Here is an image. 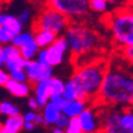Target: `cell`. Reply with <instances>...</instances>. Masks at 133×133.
<instances>
[{
	"label": "cell",
	"instance_id": "6",
	"mask_svg": "<svg viewBox=\"0 0 133 133\" xmlns=\"http://www.w3.org/2000/svg\"><path fill=\"white\" fill-rule=\"evenodd\" d=\"M70 24V20L65 16L45 3V5L37 12L36 19L32 25V31L48 30L56 33L57 36H63Z\"/></svg>",
	"mask_w": 133,
	"mask_h": 133
},
{
	"label": "cell",
	"instance_id": "16",
	"mask_svg": "<svg viewBox=\"0 0 133 133\" xmlns=\"http://www.w3.org/2000/svg\"><path fill=\"white\" fill-rule=\"evenodd\" d=\"M33 35H35V41H36L37 45L41 49H48L59 37L56 33L51 32V31H48V30H35L33 31Z\"/></svg>",
	"mask_w": 133,
	"mask_h": 133
},
{
	"label": "cell",
	"instance_id": "37",
	"mask_svg": "<svg viewBox=\"0 0 133 133\" xmlns=\"http://www.w3.org/2000/svg\"><path fill=\"white\" fill-rule=\"evenodd\" d=\"M35 124H36L37 126H42V127H44V118H43L42 113H39V112H38V114H37V118H36Z\"/></svg>",
	"mask_w": 133,
	"mask_h": 133
},
{
	"label": "cell",
	"instance_id": "27",
	"mask_svg": "<svg viewBox=\"0 0 133 133\" xmlns=\"http://www.w3.org/2000/svg\"><path fill=\"white\" fill-rule=\"evenodd\" d=\"M65 133H84L78 118H74V119L69 120V124L65 128Z\"/></svg>",
	"mask_w": 133,
	"mask_h": 133
},
{
	"label": "cell",
	"instance_id": "28",
	"mask_svg": "<svg viewBox=\"0 0 133 133\" xmlns=\"http://www.w3.org/2000/svg\"><path fill=\"white\" fill-rule=\"evenodd\" d=\"M10 78L17 82H29L28 81V75L25 69L23 70H16V71H11L10 72Z\"/></svg>",
	"mask_w": 133,
	"mask_h": 133
},
{
	"label": "cell",
	"instance_id": "18",
	"mask_svg": "<svg viewBox=\"0 0 133 133\" xmlns=\"http://www.w3.org/2000/svg\"><path fill=\"white\" fill-rule=\"evenodd\" d=\"M4 26H6L10 31H12L16 36L24 31V25L20 23V20L18 19V17L11 13H6Z\"/></svg>",
	"mask_w": 133,
	"mask_h": 133
},
{
	"label": "cell",
	"instance_id": "38",
	"mask_svg": "<svg viewBox=\"0 0 133 133\" xmlns=\"http://www.w3.org/2000/svg\"><path fill=\"white\" fill-rule=\"evenodd\" d=\"M50 133H65V131L61 130V128H58V127H56V126H54V127L50 128Z\"/></svg>",
	"mask_w": 133,
	"mask_h": 133
},
{
	"label": "cell",
	"instance_id": "15",
	"mask_svg": "<svg viewBox=\"0 0 133 133\" xmlns=\"http://www.w3.org/2000/svg\"><path fill=\"white\" fill-rule=\"evenodd\" d=\"M24 118L22 114L6 118L3 121V128L0 133H20L24 130Z\"/></svg>",
	"mask_w": 133,
	"mask_h": 133
},
{
	"label": "cell",
	"instance_id": "25",
	"mask_svg": "<svg viewBox=\"0 0 133 133\" xmlns=\"http://www.w3.org/2000/svg\"><path fill=\"white\" fill-rule=\"evenodd\" d=\"M109 7V3L107 0H90L89 1V8L91 12L96 13H105Z\"/></svg>",
	"mask_w": 133,
	"mask_h": 133
},
{
	"label": "cell",
	"instance_id": "24",
	"mask_svg": "<svg viewBox=\"0 0 133 133\" xmlns=\"http://www.w3.org/2000/svg\"><path fill=\"white\" fill-rule=\"evenodd\" d=\"M48 83H49L51 95H63L64 88H65V81H63L61 77L54 76L50 80H48Z\"/></svg>",
	"mask_w": 133,
	"mask_h": 133
},
{
	"label": "cell",
	"instance_id": "20",
	"mask_svg": "<svg viewBox=\"0 0 133 133\" xmlns=\"http://www.w3.org/2000/svg\"><path fill=\"white\" fill-rule=\"evenodd\" d=\"M20 114V109L18 106L13 105L11 101H1L0 102V116L4 118H10V116H14V115H19Z\"/></svg>",
	"mask_w": 133,
	"mask_h": 133
},
{
	"label": "cell",
	"instance_id": "10",
	"mask_svg": "<svg viewBox=\"0 0 133 133\" xmlns=\"http://www.w3.org/2000/svg\"><path fill=\"white\" fill-rule=\"evenodd\" d=\"M46 51H48L50 66H51V68H55V66L61 65V64L63 63L64 58H65L66 52L70 51L68 41L65 39L64 36H59L51 46L48 48Z\"/></svg>",
	"mask_w": 133,
	"mask_h": 133
},
{
	"label": "cell",
	"instance_id": "7",
	"mask_svg": "<svg viewBox=\"0 0 133 133\" xmlns=\"http://www.w3.org/2000/svg\"><path fill=\"white\" fill-rule=\"evenodd\" d=\"M46 4L65 16L70 23H72V20L77 23L76 20L84 18L90 12L89 1L87 0H50Z\"/></svg>",
	"mask_w": 133,
	"mask_h": 133
},
{
	"label": "cell",
	"instance_id": "9",
	"mask_svg": "<svg viewBox=\"0 0 133 133\" xmlns=\"http://www.w3.org/2000/svg\"><path fill=\"white\" fill-rule=\"evenodd\" d=\"M25 71L28 75V81L32 86L54 77V68L43 65L37 59L29 61L28 65L25 68Z\"/></svg>",
	"mask_w": 133,
	"mask_h": 133
},
{
	"label": "cell",
	"instance_id": "41",
	"mask_svg": "<svg viewBox=\"0 0 133 133\" xmlns=\"http://www.w3.org/2000/svg\"><path fill=\"white\" fill-rule=\"evenodd\" d=\"M1 128H3V121H0V132H1Z\"/></svg>",
	"mask_w": 133,
	"mask_h": 133
},
{
	"label": "cell",
	"instance_id": "33",
	"mask_svg": "<svg viewBox=\"0 0 133 133\" xmlns=\"http://www.w3.org/2000/svg\"><path fill=\"white\" fill-rule=\"evenodd\" d=\"M28 106L30 108V111H33V112H38L39 109H42V107L39 106L38 101L36 100L35 96H30L28 99Z\"/></svg>",
	"mask_w": 133,
	"mask_h": 133
},
{
	"label": "cell",
	"instance_id": "2",
	"mask_svg": "<svg viewBox=\"0 0 133 133\" xmlns=\"http://www.w3.org/2000/svg\"><path fill=\"white\" fill-rule=\"evenodd\" d=\"M108 69V63L103 59H97L78 65L70 78L77 87L80 100L94 105L99 96L103 78Z\"/></svg>",
	"mask_w": 133,
	"mask_h": 133
},
{
	"label": "cell",
	"instance_id": "11",
	"mask_svg": "<svg viewBox=\"0 0 133 133\" xmlns=\"http://www.w3.org/2000/svg\"><path fill=\"white\" fill-rule=\"evenodd\" d=\"M5 89L16 97H28L29 99L32 94L33 86L30 82H17V81L10 80L6 83Z\"/></svg>",
	"mask_w": 133,
	"mask_h": 133
},
{
	"label": "cell",
	"instance_id": "35",
	"mask_svg": "<svg viewBox=\"0 0 133 133\" xmlns=\"http://www.w3.org/2000/svg\"><path fill=\"white\" fill-rule=\"evenodd\" d=\"M37 114L38 112H33V111H29L26 112L25 114H23V118H24L25 122H35L37 118Z\"/></svg>",
	"mask_w": 133,
	"mask_h": 133
},
{
	"label": "cell",
	"instance_id": "14",
	"mask_svg": "<svg viewBox=\"0 0 133 133\" xmlns=\"http://www.w3.org/2000/svg\"><path fill=\"white\" fill-rule=\"evenodd\" d=\"M32 94L36 97V100L38 101L42 108L46 106L50 102V97H51V91H50L48 81H43V82H39L37 84H33Z\"/></svg>",
	"mask_w": 133,
	"mask_h": 133
},
{
	"label": "cell",
	"instance_id": "40",
	"mask_svg": "<svg viewBox=\"0 0 133 133\" xmlns=\"http://www.w3.org/2000/svg\"><path fill=\"white\" fill-rule=\"evenodd\" d=\"M3 52H4V46L3 45H0V59L3 57Z\"/></svg>",
	"mask_w": 133,
	"mask_h": 133
},
{
	"label": "cell",
	"instance_id": "3",
	"mask_svg": "<svg viewBox=\"0 0 133 133\" xmlns=\"http://www.w3.org/2000/svg\"><path fill=\"white\" fill-rule=\"evenodd\" d=\"M63 36L68 41L72 57L94 52L102 45V37L95 30L80 23H71Z\"/></svg>",
	"mask_w": 133,
	"mask_h": 133
},
{
	"label": "cell",
	"instance_id": "23",
	"mask_svg": "<svg viewBox=\"0 0 133 133\" xmlns=\"http://www.w3.org/2000/svg\"><path fill=\"white\" fill-rule=\"evenodd\" d=\"M18 19L20 20L23 25H33L35 19H36V16H35V11L31 6H25L22 11L18 13Z\"/></svg>",
	"mask_w": 133,
	"mask_h": 133
},
{
	"label": "cell",
	"instance_id": "22",
	"mask_svg": "<svg viewBox=\"0 0 133 133\" xmlns=\"http://www.w3.org/2000/svg\"><path fill=\"white\" fill-rule=\"evenodd\" d=\"M63 97L65 101H74V100H80V93H78L77 87L75 86V83L69 78L65 81V88L63 91Z\"/></svg>",
	"mask_w": 133,
	"mask_h": 133
},
{
	"label": "cell",
	"instance_id": "4",
	"mask_svg": "<svg viewBox=\"0 0 133 133\" xmlns=\"http://www.w3.org/2000/svg\"><path fill=\"white\" fill-rule=\"evenodd\" d=\"M105 24L115 44L120 48H133V8L119 7L108 13Z\"/></svg>",
	"mask_w": 133,
	"mask_h": 133
},
{
	"label": "cell",
	"instance_id": "32",
	"mask_svg": "<svg viewBox=\"0 0 133 133\" xmlns=\"http://www.w3.org/2000/svg\"><path fill=\"white\" fill-rule=\"evenodd\" d=\"M69 118L68 116H65L63 113H62V115L59 116V119L57 120V122H56V127H58V128H61V130H64L65 131V128H66V126H68V124H69Z\"/></svg>",
	"mask_w": 133,
	"mask_h": 133
},
{
	"label": "cell",
	"instance_id": "31",
	"mask_svg": "<svg viewBox=\"0 0 133 133\" xmlns=\"http://www.w3.org/2000/svg\"><path fill=\"white\" fill-rule=\"evenodd\" d=\"M10 80H11V78H10V72H8L5 68H1V66H0V86L5 87L6 83Z\"/></svg>",
	"mask_w": 133,
	"mask_h": 133
},
{
	"label": "cell",
	"instance_id": "17",
	"mask_svg": "<svg viewBox=\"0 0 133 133\" xmlns=\"http://www.w3.org/2000/svg\"><path fill=\"white\" fill-rule=\"evenodd\" d=\"M28 63H29V61H26L20 54H18V55L11 56V57H8L6 59L5 69L8 72L16 71V70H23L26 68Z\"/></svg>",
	"mask_w": 133,
	"mask_h": 133
},
{
	"label": "cell",
	"instance_id": "30",
	"mask_svg": "<svg viewBox=\"0 0 133 133\" xmlns=\"http://www.w3.org/2000/svg\"><path fill=\"white\" fill-rule=\"evenodd\" d=\"M36 59L39 62V63L43 64V65L50 66L49 57H48V51H46V49H41V51L38 52V55H37V58H36Z\"/></svg>",
	"mask_w": 133,
	"mask_h": 133
},
{
	"label": "cell",
	"instance_id": "39",
	"mask_svg": "<svg viewBox=\"0 0 133 133\" xmlns=\"http://www.w3.org/2000/svg\"><path fill=\"white\" fill-rule=\"evenodd\" d=\"M5 16H6L5 12L3 10H0V26H3L4 23H5Z\"/></svg>",
	"mask_w": 133,
	"mask_h": 133
},
{
	"label": "cell",
	"instance_id": "5",
	"mask_svg": "<svg viewBox=\"0 0 133 133\" xmlns=\"http://www.w3.org/2000/svg\"><path fill=\"white\" fill-rule=\"evenodd\" d=\"M103 133H133V107L116 108L99 106Z\"/></svg>",
	"mask_w": 133,
	"mask_h": 133
},
{
	"label": "cell",
	"instance_id": "42",
	"mask_svg": "<svg viewBox=\"0 0 133 133\" xmlns=\"http://www.w3.org/2000/svg\"><path fill=\"white\" fill-rule=\"evenodd\" d=\"M94 133H103L102 131H99V132H94Z\"/></svg>",
	"mask_w": 133,
	"mask_h": 133
},
{
	"label": "cell",
	"instance_id": "29",
	"mask_svg": "<svg viewBox=\"0 0 133 133\" xmlns=\"http://www.w3.org/2000/svg\"><path fill=\"white\" fill-rule=\"evenodd\" d=\"M120 52L125 61L133 66V48H121Z\"/></svg>",
	"mask_w": 133,
	"mask_h": 133
},
{
	"label": "cell",
	"instance_id": "12",
	"mask_svg": "<svg viewBox=\"0 0 133 133\" xmlns=\"http://www.w3.org/2000/svg\"><path fill=\"white\" fill-rule=\"evenodd\" d=\"M42 115L44 118V127H54L62 115V108L54 102H49L42 108Z\"/></svg>",
	"mask_w": 133,
	"mask_h": 133
},
{
	"label": "cell",
	"instance_id": "36",
	"mask_svg": "<svg viewBox=\"0 0 133 133\" xmlns=\"http://www.w3.org/2000/svg\"><path fill=\"white\" fill-rule=\"evenodd\" d=\"M37 127V125L35 122H24V130L28 131V132H32L35 131Z\"/></svg>",
	"mask_w": 133,
	"mask_h": 133
},
{
	"label": "cell",
	"instance_id": "21",
	"mask_svg": "<svg viewBox=\"0 0 133 133\" xmlns=\"http://www.w3.org/2000/svg\"><path fill=\"white\" fill-rule=\"evenodd\" d=\"M35 41V35H33V31H23L22 33L17 35L14 37L13 42H12V45H14L18 49H22L23 46L28 45L29 43Z\"/></svg>",
	"mask_w": 133,
	"mask_h": 133
},
{
	"label": "cell",
	"instance_id": "8",
	"mask_svg": "<svg viewBox=\"0 0 133 133\" xmlns=\"http://www.w3.org/2000/svg\"><path fill=\"white\" fill-rule=\"evenodd\" d=\"M80 124L84 133H94L99 132L102 128L101 118H100L99 106L89 105L83 111V113L78 116Z\"/></svg>",
	"mask_w": 133,
	"mask_h": 133
},
{
	"label": "cell",
	"instance_id": "13",
	"mask_svg": "<svg viewBox=\"0 0 133 133\" xmlns=\"http://www.w3.org/2000/svg\"><path fill=\"white\" fill-rule=\"evenodd\" d=\"M89 106L88 102L83 101V100H74V101H66L65 105L62 107V113L69 119L78 118L83 111Z\"/></svg>",
	"mask_w": 133,
	"mask_h": 133
},
{
	"label": "cell",
	"instance_id": "1",
	"mask_svg": "<svg viewBox=\"0 0 133 133\" xmlns=\"http://www.w3.org/2000/svg\"><path fill=\"white\" fill-rule=\"evenodd\" d=\"M95 106L116 108L133 107V66L108 64Z\"/></svg>",
	"mask_w": 133,
	"mask_h": 133
},
{
	"label": "cell",
	"instance_id": "26",
	"mask_svg": "<svg viewBox=\"0 0 133 133\" xmlns=\"http://www.w3.org/2000/svg\"><path fill=\"white\" fill-rule=\"evenodd\" d=\"M14 37H16V35L8 30L6 26H4V25L0 26V45L6 46V45L12 44Z\"/></svg>",
	"mask_w": 133,
	"mask_h": 133
},
{
	"label": "cell",
	"instance_id": "34",
	"mask_svg": "<svg viewBox=\"0 0 133 133\" xmlns=\"http://www.w3.org/2000/svg\"><path fill=\"white\" fill-rule=\"evenodd\" d=\"M50 102L56 103V105H58L62 108L64 105H65L66 101L64 100L63 95H51V97H50Z\"/></svg>",
	"mask_w": 133,
	"mask_h": 133
},
{
	"label": "cell",
	"instance_id": "19",
	"mask_svg": "<svg viewBox=\"0 0 133 133\" xmlns=\"http://www.w3.org/2000/svg\"><path fill=\"white\" fill-rule=\"evenodd\" d=\"M19 50H20V55H22L26 61H33V59L37 58V55H38V52L41 51V48L37 45L36 41H33V42H31V43H29L28 45L23 46L22 49H19Z\"/></svg>",
	"mask_w": 133,
	"mask_h": 133
}]
</instances>
